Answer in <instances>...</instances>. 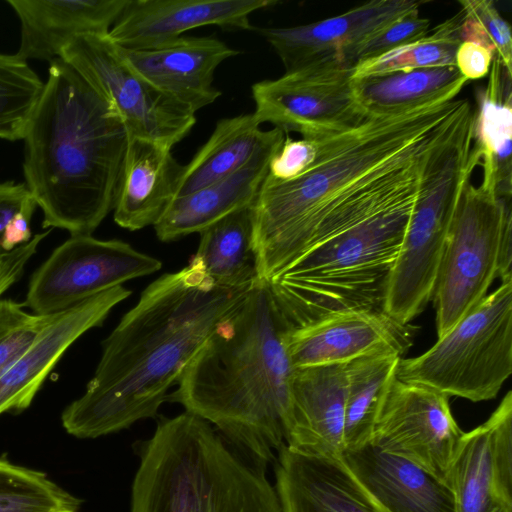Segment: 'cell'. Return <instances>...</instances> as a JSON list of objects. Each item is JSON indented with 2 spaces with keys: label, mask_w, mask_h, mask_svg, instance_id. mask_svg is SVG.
I'll list each match as a JSON object with an SVG mask.
<instances>
[{
  "label": "cell",
  "mask_w": 512,
  "mask_h": 512,
  "mask_svg": "<svg viewBox=\"0 0 512 512\" xmlns=\"http://www.w3.org/2000/svg\"><path fill=\"white\" fill-rule=\"evenodd\" d=\"M255 282H215L193 256L147 286L103 342L84 394L62 413L65 430L97 438L155 417L217 325Z\"/></svg>",
  "instance_id": "1"
},
{
  "label": "cell",
  "mask_w": 512,
  "mask_h": 512,
  "mask_svg": "<svg viewBox=\"0 0 512 512\" xmlns=\"http://www.w3.org/2000/svg\"><path fill=\"white\" fill-rule=\"evenodd\" d=\"M425 166L383 178L329 210L267 282L287 331L350 310H383Z\"/></svg>",
  "instance_id": "2"
},
{
  "label": "cell",
  "mask_w": 512,
  "mask_h": 512,
  "mask_svg": "<svg viewBox=\"0 0 512 512\" xmlns=\"http://www.w3.org/2000/svg\"><path fill=\"white\" fill-rule=\"evenodd\" d=\"M287 328L267 282L257 280L189 363L167 400L209 422L267 469L285 444L290 382Z\"/></svg>",
  "instance_id": "3"
},
{
  "label": "cell",
  "mask_w": 512,
  "mask_h": 512,
  "mask_svg": "<svg viewBox=\"0 0 512 512\" xmlns=\"http://www.w3.org/2000/svg\"><path fill=\"white\" fill-rule=\"evenodd\" d=\"M466 100L368 118L349 130L317 139L318 156L300 176L267 174L251 206L257 278L268 282L294 259L318 221L334 206L439 141Z\"/></svg>",
  "instance_id": "4"
},
{
  "label": "cell",
  "mask_w": 512,
  "mask_h": 512,
  "mask_svg": "<svg viewBox=\"0 0 512 512\" xmlns=\"http://www.w3.org/2000/svg\"><path fill=\"white\" fill-rule=\"evenodd\" d=\"M24 135L25 184L43 228L91 235L113 210L128 133L112 105L60 57Z\"/></svg>",
  "instance_id": "5"
},
{
  "label": "cell",
  "mask_w": 512,
  "mask_h": 512,
  "mask_svg": "<svg viewBox=\"0 0 512 512\" xmlns=\"http://www.w3.org/2000/svg\"><path fill=\"white\" fill-rule=\"evenodd\" d=\"M139 450L130 512H283L266 469L193 413L159 420Z\"/></svg>",
  "instance_id": "6"
},
{
  "label": "cell",
  "mask_w": 512,
  "mask_h": 512,
  "mask_svg": "<svg viewBox=\"0 0 512 512\" xmlns=\"http://www.w3.org/2000/svg\"><path fill=\"white\" fill-rule=\"evenodd\" d=\"M473 116L461 118L432 151L393 268L384 311L409 324L432 298L447 233L465 186L481 164Z\"/></svg>",
  "instance_id": "7"
},
{
  "label": "cell",
  "mask_w": 512,
  "mask_h": 512,
  "mask_svg": "<svg viewBox=\"0 0 512 512\" xmlns=\"http://www.w3.org/2000/svg\"><path fill=\"white\" fill-rule=\"evenodd\" d=\"M512 373V280L501 282L396 378L473 402L495 398Z\"/></svg>",
  "instance_id": "8"
},
{
  "label": "cell",
  "mask_w": 512,
  "mask_h": 512,
  "mask_svg": "<svg viewBox=\"0 0 512 512\" xmlns=\"http://www.w3.org/2000/svg\"><path fill=\"white\" fill-rule=\"evenodd\" d=\"M511 200L469 182L442 250L432 298L437 337L446 334L487 294L497 277L501 236L512 222Z\"/></svg>",
  "instance_id": "9"
},
{
  "label": "cell",
  "mask_w": 512,
  "mask_h": 512,
  "mask_svg": "<svg viewBox=\"0 0 512 512\" xmlns=\"http://www.w3.org/2000/svg\"><path fill=\"white\" fill-rule=\"evenodd\" d=\"M60 58L112 103L129 139L173 148L196 123V112L138 74L108 35L78 36Z\"/></svg>",
  "instance_id": "10"
},
{
  "label": "cell",
  "mask_w": 512,
  "mask_h": 512,
  "mask_svg": "<svg viewBox=\"0 0 512 512\" xmlns=\"http://www.w3.org/2000/svg\"><path fill=\"white\" fill-rule=\"evenodd\" d=\"M161 265L127 242L74 235L35 271L23 305L35 314L53 315L128 280L152 274Z\"/></svg>",
  "instance_id": "11"
},
{
  "label": "cell",
  "mask_w": 512,
  "mask_h": 512,
  "mask_svg": "<svg viewBox=\"0 0 512 512\" xmlns=\"http://www.w3.org/2000/svg\"><path fill=\"white\" fill-rule=\"evenodd\" d=\"M354 68L315 64L252 86L254 116L260 124L319 139L354 128L368 119L352 90Z\"/></svg>",
  "instance_id": "12"
},
{
  "label": "cell",
  "mask_w": 512,
  "mask_h": 512,
  "mask_svg": "<svg viewBox=\"0 0 512 512\" xmlns=\"http://www.w3.org/2000/svg\"><path fill=\"white\" fill-rule=\"evenodd\" d=\"M448 398L395 378L383 399L370 442L447 482L464 433L451 413Z\"/></svg>",
  "instance_id": "13"
},
{
  "label": "cell",
  "mask_w": 512,
  "mask_h": 512,
  "mask_svg": "<svg viewBox=\"0 0 512 512\" xmlns=\"http://www.w3.org/2000/svg\"><path fill=\"white\" fill-rule=\"evenodd\" d=\"M447 482L458 512H512V392L490 417L463 433Z\"/></svg>",
  "instance_id": "14"
},
{
  "label": "cell",
  "mask_w": 512,
  "mask_h": 512,
  "mask_svg": "<svg viewBox=\"0 0 512 512\" xmlns=\"http://www.w3.org/2000/svg\"><path fill=\"white\" fill-rule=\"evenodd\" d=\"M423 1L373 0L317 22L260 32L275 50L286 71L315 64L353 68L354 49L374 33L416 11Z\"/></svg>",
  "instance_id": "15"
},
{
  "label": "cell",
  "mask_w": 512,
  "mask_h": 512,
  "mask_svg": "<svg viewBox=\"0 0 512 512\" xmlns=\"http://www.w3.org/2000/svg\"><path fill=\"white\" fill-rule=\"evenodd\" d=\"M417 328L383 310H350L287 331L285 346L293 368L346 364L391 350L403 355Z\"/></svg>",
  "instance_id": "16"
},
{
  "label": "cell",
  "mask_w": 512,
  "mask_h": 512,
  "mask_svg": "<svg viewBox=\"0 0 512 512\" xmlns=\"http://www.w3.org/2000/svg\"><path fill=\"white\" fill-rule=\"evenodd\" d=\"M275 0H128L108 33L120 48L144 50L182 37L191 29L216 25L250 30V15Z\"/></svg>",
  "instance_id": "17"
},
{
  "label": "cell",
  "mask_w": 512,
  "mask_h": 512,
  "mask_svg": "<svg viewBox=\"0 0 512 512\" xmlns=\"http://www.w3.org/2000/svg\"><path fill=\"white\" fill-rule=\"evenodd\" d=\"M131 290L113 287L56 313L30 347L0 376V414L27 408L65 351L85 332L100 326Z\"/></svg>",
  "instance_id": "18"
},
{
  "label": "cell",
  "mask_w": 512,
  "mask_h": 512,
  "mask_svg": "<svg viewBox=\"0 0 512 512\" xmlns=\"http://www.w3.org/2000/svg\"><path fill=\"white\" fill-rule=\"evenodd\" d=\"M346 386V364L294 368L286 446L308 455L341 459Z\"/></svg>",
  "instance_id": "19"
},
{
  "label": "cell",
  "mask_w": 512,
  "mask_h": 512,
  "mask_svg": "<svg viewBox=\"0 0 512 512\" xmlns=\"http://www.w3.org/2000/svg\"><path fill=\"white\" fill-rule=\"evenodd\" d=\"M118 48L138 74L194 112L220 96L221 92L213 86L215 70L226 59L239 54L212 37H180L144 50Z\"/></svg>",
  "instance_id": "20"
},
{
  "label": "cell",
  "mask_w": 512,
  "mask_h": 512,
  "mask_svg": "<svg viewBox=\"0 0 512 512\" xmlns=\"http://www.w3.org/2000/svg\"><path fill=\"white\" fill-rule=\"evenodd\" d=\"M341 460L385 512H458L448 482L371 442L346 449Z\"/></svg>",
  "instance_id": "21"
},
{
  "label": "cell",
  "mask_w": 512,
  "mask_h": 512,
  "mask_svg": "<svg viewBox=\"0 0 512 512\" xmlns=\"http://www.w3.org/2000/svg\"><path fill=\"white\" fill-rule=\"evenodd\" d=\"M276 485L283 512H385L339 458L277 451Z\"/></svg>",
  "instance_id": "22"
},
{
  "label": "cell",
  "mask_w": 512,
  "mask_h": 512,
  "mask_svg": "<svg viewBox=\"0 0 512 512\" xmlns=\"http://www.w3.org/2000/svg\"><path fill=\"white\" fill-rule=\"evenodd\" d=\"M287 134L274 127L268 141L240 170L188 194L175 197L154 225L164 242L179 239L205 228L221 218L251 207L269 171L271 158Z\"/></svg>",
  "instance_id": "23"
},
{
  "label": "cell",
  "mask_w": 512,
  "mask_h": 512,
  "mask_svg": "<svg viewBox=\"0 0 512 512\" xmlns=\"http://www.w3.org/2000/svg\"><path fill=\"white\" fill-rule=\"evenodd\" d=\"M128 0H8L21 23L19 59L51 62L76 37L108 35Z\"/></svg>",
  "instance_id": "24"
},
{
  "label": "cell",
  "mask_w": 512,
  "mask_h": 512,
  "mask_svg": "<svg viewBox=\"0 0 512 512\" xmlns=\"http://www.w3.org/2000/svg\"><path fill=\"white\" fill-rule=\"evenodd\" d=\"M182 167L172 148L129 139L113 208L115 222L130 231L154 226L175 198Z\"/></svg>",
  "instance_id": "25"
},
{
  "label": "cell",
  "mask_w": 512,
  "mask_h": 512,
  "mask_svg": "<svg viewBox=\"0 0 512 512\" xmlns=\"http://www.w3.org/2000/svg\"><path fill=\"white\" fill-rule=\"evenodd\" d=\"M467 81L447 65L352 78V90L367 118H382L452 101Z\"/></svg>",
  "instance_id": "26"
},
{
  "label": "cell",
  "mask_w": 512,
  "mask_h": 512,
  "mask_svg": "<svg viewBox=\"0 0 512 512\" xmlns=\"http://www.w3.org/2000/svg\"><path fill=\"white\" fill-rule=\"evenodd\" d=\"M485 89L479 95L475 140L483 167V184L511 200L512 195V71L494 55Z\"/></svg>",
  "instance_id": "27"
},
{
  "label": "cell",
  "mask_w": 512,
  "mask_h": 512,
  "mask_svg": "<svg viewBox=\"0 0 512 512\" xmlns=\"http://www.w3.org/2000/svg\"><path fill=\"white\" fill-rule=\"evenodd\" d=\"M253 113L217 122L205 144L182 167L175 197L188 194L237 172L268 141L272 129L262 130Z\"/></svg>",
  "instance_id": "28"
},
{
  "label": "cell",
  "mask_w": 512,
  "mask_h": 512,
  "mask_svg": "<svg viewBox=\"0 0 512 512\" xmlns=\"http://www.w3.org/2000/svg\"><path fill=\"white\" fill-rule=\"evenodd\" d=\"M401 356L385 350L346 363L345 450L371 441L377 415L396 378Z\"/></svg>",
  "instance_id": "29"
},
{
  "label": "cell",
  "mask_w": 512,
  "mask_h": 512,
  "mask_svg": "<svg viewBox=\"0 0 512 512\" xmlns=\"http://www.w3.org/2000/svg\"><path fill=\"white\" fill-rule=\"evenodd\" d=\"M252 235L251 207L235 211L200 232L194 257L217 283L255 282L258 278Z\"/></svg>",
  "instance_id": "30"
},
{
  "label": "cell",
  "mask_w": 512,
  "mask_h": 512,
  "mask_svg": "<svg viewBox=\"0 0 512 512\" xmlns=\"http://www.w3.org/2000/svg\"><path fill=\"white\" fill-rule=\"evenodd\" d=\"M460 13L433 29L432 34L377 58L357 64L352 78L419 68L455 65L461 44Z\"/></svg>",
  "instance_id": "31"
},
{
  "label": "cell",
  "mask_w": 512,
  "mask_h": 512,
  "mask_svg": "<svg viewBox=\"0 0 512 512\" xmlns=\"http://www.w3.org/2000/svg\"><path fill=\"white\" fill-rule=\"evenodd\" d=\"M80 506L43 472L0 459V512H79Z\"/></svg>",
  "instance_id": "32"
},
{
  "label": "cell",
  "mask_w": 512,
  "mask_h": 512,
  "mask_svg": "<svg viewBox=\"0 0 512 512\" xmlns=\"http://www.w3.org/2000/svg\"><path fill=\"white\" fill-rule=\"evenodd\" d=\"M43 88L27 61L0 53V138H24Z\"/></svg>",
  "instance_id": "33"
},
{
  "label": "cell",
  "mask_w": 512,
  "mask_h": 512,
  "mask_svg": "<svg viewBox=\"0 0 512 512\" xmlns=\"http://www.w3.org/2000/svg\"><path fill=\"white\" fill-rule=\"evenodd\" d=\"M460 38L481 45L512 71V36L508 22L491 0L459 1Z\"/></svg>",
  "instance_id": "34"
},
{
  "label": "cell",
  "mask_w": 512,
  "mask_h": 512,
  "mask_svg": "<svg viewBox=\"0 0 512 512\" xmlns=\"http://www.w3.org/2000/svg\"><path fill=\"white\" fill-rule=\"evenodd\" d=\"M23 303L0 297V376L30 347L54 315L24 310Z\"/></svg>",
  "instance_id": "35"
},
{
  "label": "cell",
  "mask_w": 512,
  "mask_h": 512,
  "mask_svg": "<svg viewBox=\"0 0 512 512\" xmlns=\"http://www.w3.org/2000/svg\"><path fill=\"white\" fill-rule=\"evenodd\" d=\"M430 21L419 17V11L410 13L359 44L351 54L350 64H357L377 58L397 48L424 38L428 34Z\"/></svg>",
  "instance_id": "36"
},
{
  "label": "cell",
  "mask_w": 512,
  "mask_h": 512,
  "mask_svg": "<svg viewBox=\"0 0 512 512\" xmlns=\"http://www.w3.org/2000/svg\"><path fill=\"white\" fill-rule=\"evenodd\" d=\"M318 150L317 139L295 140L286 136L280 149L270 160L268 174L280 181L294 179L314 164Z\"/></svg>",
  "instance_id": "37"
},
{
  "label": "cell",
  "mask_w": 512,
  "mask_h": 512,
  "mask_svg": "<svg viewBox=\"0 0 512 512\" xmlns=\"http://www.w3.org/2000/svg\"><path fill=\"white\" fill-rule=\"evenodd\" d=\"M51 230L36 234L28 242L0 253V297L21 277L26 264Z\"/></svg>",
  "instance_id": "38"
},
{
  "label": "cell",
  "mask_w": 512,
  "mask_h": 512,
  "mask_svg": "<svg viewBox=\"0 0 512 512\" xmlns=\"http://www.w3.org/2000/svg\"><path fill=\"white\" fill-rule=\"evenodd\" d=\"M37 203L25 183L0 182V253L5 228L19 212L34 213Z\"/></svg>",
  "instance_id": "39"
},
{
  "label": "cell",
  "mask_w": 512,
  "mask_h": 512,
  "mask_svg": "<svg viewBox=\"0 0 512 512\" xmlns=\"http://www.w3.org/2000/svg\"><path fill=\"white\" fill-rule=\"evenodd\" d=\"M493 57L489 49L464 41L457 49L455 66L467 80L481 79L489 73Z\"/></svg>",
  "instance_id": "40"
},
{
  "label": "cell",
  "mask_w": 512,
  "mask_h": 512,
  "mask_svg": "<svg viewBox=\"0 0 512 512\" xmlns=\"http://www.w3.org/2000/svg\"><path fill=\"white\" fill-rule=\"evenodd\" d=\"M32 216V212L23 211L12 218L5 228L1 241L3 252H9L32 238L29 227Z\"/></svg>",
  "instance_id": "41"
}]
</instances>
